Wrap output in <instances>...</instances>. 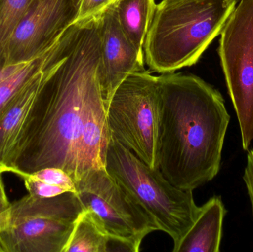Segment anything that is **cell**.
Masks as SVG:
<instances>
[{
  "mask_svg": "<svg viewBox=\"0 0 253 252\" xmlns=\"http://www.w3.org/2000/svg\"><path fill=\"white\" fill-rule=\"evenodd\" d=\"M99 14L77 21L47 51L44 78L19 135L11 173L56 167L77 181L81 143L90 119L106 112L99 84Z\"/></svg>",
  "mask_w": 253,
  "mask_h": 252,
  "instance_id": "cell-1",
  "label": "cell"
},
{
  "mask_svg": "<svg viewBox=\"0 0 253 252\" xmlns=\"http://www.w3.org/2000/svg\"><path fill=\"white\" fill-rule=\"evenodd\" d=\"M158 161L174 186L193 191L219 173L230 115L221 93L192 74L158 76Z\"/></svg>",
  "mask_w": 253,
  "mask_h": 252,
  "instance_id": "cell-2",
  "label": "cell"
},
{
  "mask_svg": "<svg viewBox=\"0 0 253 252\" xmlns=\"http://www.w3.org/2000/svg\"><path fill=\"white\" fill-rule=\"evenodd\" d=\"M236 0H162L144 44V62L159 73L195 65L220 35Z\"/></svg>",
  "mask_w": 253,
  "mask_h": 252,
  "instance_id": "cell-3",
  "label": "cell"
},
{
  "mask_svg": "<svg viewBox=\"0 0 253 252\" xmlns=\"http://www.w3.org/2000/svg\"><path fill=\"white\" fill-rule=\"evenodd\" d=\"M105 168L132 198L178 245L190 229L200 210L193 191L172 185L159 169H153L130 150L110 138Z\"/></svg>",
  "mask_w": 253,
  "mask_h": 252,
  "instance_id": "cell-4",
  "label": "cell"
},
{
  "mask_svg": "<svg viewBox=\"0 0 253 252\" xmlns=\"http://www.w3.org/2000/svg\"><path fill=\"white\" fill-rule=\"evenodd\" d=\"M74 192L41 198L29 194L0 214L4 252H63L83 212Z\"/></svg>",
  "mask_w": 253,
  "mask_h": 252,
  "instance_id": "cell-5",
  "label": "cell"
},
{
  "mask_svg": "<svg viewBox=\"0 0 253 252\" xmlns=\"http://www.w3.org/2000/svg\"><path fill=\"white\" fill-rule=\"evenodd\" d=\"M111 136L153 169L159 168L158 76L148 71L129 74L106 109Z\"/></svg>",
  "mask_w": 253,
  "mask_h": 252,
  "instance_id": "cell-6",
  "label": "cell"
},
{
  "mask_svg": "<svg viewBox=\"0 0 253 252\" xmlns=\"http://www.w3.org/2000/svg\"><path fill=\"white\" fill-rule=\"evenodd\" d=\"M83 209L91 212L111 238L138 252L143 239L159 230L155 220L111 176L105 167L86 172L75 182Z\"/></svg>",
  "mask_w": 253,
  "mask_h": 252,
  "instance_id": "cell-7",
  "label": "cell"
},
{
  "mask_svg": "<svg viewBox=\"0 0 253 252\" xmlns=\"http://www.w3.org/2000/svg\"><path fill=\"white\" fill-rule=\"evenodd\" d=\"M218 53L240 127L242 147L253 140V0H241L226 22Z\"/></svg>",
  "mask_w": 253,
  "mask_h": 252,
  "instance_id": "cell-8",
  "label": "cell"
},
{
  "mask_svg": "<svg viewBox=\"0 0 253 252\" xmlns=\"http://www.w3.org/2000/svg\"><path fill=\"white\" fill-rule=\"evenodd\" d=\"M81 0H33L10 39L7 65L25 63L48 51L78 20Z\"/></svg>",
  "mask_w": 253,
  "mask_h": 252,
  "instance_id": "cell-9",
  "label": "cell"
},
{
  "mask_svg": "<svg viewBox=\"0 0 253 252\" xmlns=\"http://www.w3.org/2000/svg\"><path fill=\"white\" fill-rule=\"evenodd\" d=\"M99 84L105 108L117 87L129 75L145 71L140 53L123 31L114 3L101 12Z\"/></svg>",
  "mask_w": 253,
  "mask_h": 252,
  "instance_id": "cell-10",
  "label": "cell"
},
{
  "mask_svg": "<svg viewBox=\"0 0 253 252\" xmlns=\"http://www.w3.org/2000/svg\"><path fill=\"white\" fill-rule=\"evenodd\" d=\"M43 78L42 67V69L16 95L0 118V169L3 173H11L12 159L18 139L41 87Z\"/></svg>",
  "mask_w": 253,
  "mask_h": 252,
  "instance_id": "cell-11",
  "label": "cell"
},
{
  "mask_svg": "<svg viewBox=\"0 0 253 252\" xmlns=\"http://www.w3.org/2000/svg\"><path fill=\"white\" fill-rule=\"evenodd\" d=\"M227 210L221 196L215 195L200 207L193 226L173 252H219Z\"/></svg>",
  "mask_w": 253,
  "mask_h": 252,
  "instance_id": "cell-12",
  "label": "cell"
},
{
  "mask_svg": "<svg viewBox=\"0 0 253 252\" xmlns=\"http://www.w3.org/2000/svg\"><path fill=\"white\" fill-rule=\"evenodd\" d=\"M155 0H116L114 6L123 31L134 47L144 55V44L154 17Z\"/></svg>",
  "mask_w": 253,
  "mask_h": 252,
  "instance_id": "cell-13",
  "label": "cell"
},
{
  "mask_svg": "<svg viewBox=\"0 0 253 252\" xmlns=\"http://www.w3.org/2000/svg\"><path fill=\"white\" fill-rule=\"evenodd\" d=\"M111 237L96 216L84 210L63 252H108Z\"/></svg>",
  "mask_w": 253,
  "mask_h": 252,
  "instance_id": "cell-14",
  "label": "cell"
},
{
  "mask_svg": "<svg viewBox=\"0 0 253 252\" xmlns=\"http://www.w3.org/2000/svg\"><path fill=\"white\" fill-rule=\"evenodd\" d=\"M33 0H0V67L7 65L10 39Z\"/></svg>",
  "mask_w": 253,
  "mask_h": 252,
  "instance_id": "cell-15",
  "label": "cell"
},
{
  "mask_svg": "<svg viewBox=\"0 0 253 252\" xmlns=\"http://www.w3.org/2000/svg\"><path fill=\"white\" fill-rule=\"evenodd\" d=\"M47 53L24 64L19 71L0 84V118L16 95L42 69Z\"/></svg>",
  "mask_w": 253,
  "mask_h": 252,
  "instance_id": "cell-16",
  "label": "cell"
},
{
  "mask_svg": "<svg viewBox=\"0 0 253 252\" xmlns=\"http://www.w3.org/2000/svg\"><path fill=\"white\" fill-rule=\"evenodd\" d=\"M29 175L37 180L53 186H59L67 192L76 193V185L74 179L62 169L46 167Z\"/></svg>",
  "mask_w": 253,
  "mask_h": 252,
  "instance_id": "cell-17",
  "label": "cell"
},
{
  "mask_svg": "<svg viewBox=\"0 0 253 252\" xmlns=\"http://www.w3.org/2000/svg\"><path fill=\"white\" fill-rule=\"evenodd\" d=\"M21 178L23 179L25 188L31 196L41 198H53L68 192L59 186L37 180L30 175H25Z\"/></svg>",
  "mask_w": 253,
  "mask_h": 252,
  "instance_id": "cell-18",
  "label": "cell"
},
{
  "mask_svg": "<svg viewBox=\"0 0 253 252\" xmlns=\"http://www.w3.org/2000/svg\"><path fill=\"white\" fill-rule=\"evenodd\" d=\"M116 0H81L78 20L88 19L101 13Z\"/></svg>",
  "mask_w": 253,
  "mask_h": 252,
  "instance_id": "cell-19",
  "label": "cell"
},
{
  "mask_svg": "<svg viewBox=\"0 0 253 252\" xmlns=\"http://www.w3.org/2000/svg\"><path fill=\"white\" fill-rule=\"evenodd\" d=\"M248 152L247 165L244 173L243 180L248 189L253 217V149H248Z\"/></svg>",
  "mask_w": 253,
  "mask_h": 252,
  "instance_id": "cell-20",
  "label": "cell"
},
{
  "mask_svg": "<svg viewBox=\"0 0 253 252\" xmlns=\"http://www.w3.org/2000/svg\"><path fill=\"white\" fill-rule=\"evenodd\" d=\"M24 64L25 63L7 65L6 66L0 67V84L13 75L16 71H19L23 66Z\"/></svg>",
  "mask_w": 253,
  "mask_h": 252,
  "instance_id": "cell-21",
  "label": "cell"
},
{
  "mask_svg": "<svg viewBox=\"0 0 253 252\" xmlns=\"http://www.w3.org/2000/svg\"><path fill=\"white\" fill-rule=\"evenodd\" d=\"M2 171L0 169V201H4L6 203L9 202L8 199H7V194H6L5 187H4V183H3L2 179Z\"/></svg>",
  "mask_w": 253,
  "mask_h": 252,
  "instance_id": "cell-22",
  "label": "cell"
},
{
  "mask_svg": "<svg viewBox=\"0 0 253 252\" xmlns=\"http://www.w3.org/2000/svg\"><path fill=\"white\" fill-rule=\"evenodd\" d=\"M10 203H6L4 201H0V214L3 212L5 211L9 207H10Z\"/></svg>",
  "mask_w": 253,
  "mask_h": 252,
  "instance_id": "cell-23",
  "label": "cell"
},
{
  "mask_svg": "<svg viewBox=\"0 0 253 252\" xmlns=\"http://www.w3.org/2000/svg\"><path fill=\"white\" fill-rule=\"evenodd\" d=\"M0 252H4V250H3L2 245H1V241H0Z\"/></svg>",
  "mask_w": 253,
  "mask_h": 252,
  "instance_id": "cell-24",
  "label": "cell"
}]
</instances>
